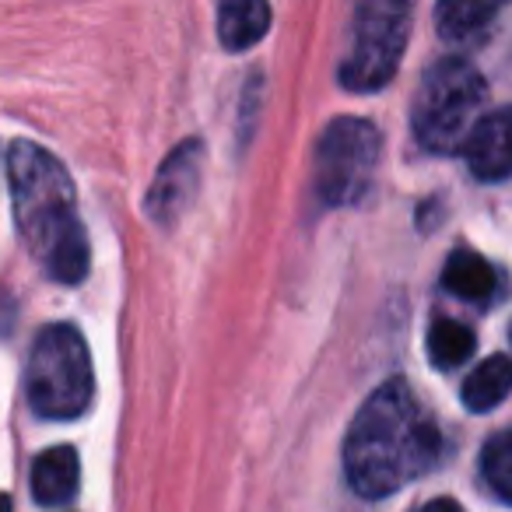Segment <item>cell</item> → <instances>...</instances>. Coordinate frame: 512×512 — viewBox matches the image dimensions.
<instances>
[{"mask_svg":"<svg viewBox=\"0 0 512 512\" xmlns=\"http://www.w3.org/2000/svg\"><path fill=\"white\" fill-rule=\"evenodd\" d=\"M267 25H271V8L264 0H232L218 8V39L232 53L260 43L267 36Z\"/></svg>","mask_w":512,"mask_h":512,"instance_id":"obj_10","label":"cell"},{"mask_svg":"<svg viewBox=\"0 0 512 512\" xmlns=\"http://www.w3.org/2000/svg\"><path fill=\"white\" fill-rule=\"evenodd\" d=\"M418 512H463V509H460V505L453 502V498H435V502L421 505Z\"/></svg>","mask_w":512,"mask_h":512,"instance_id":"obj_16","label":"cell"},{"mask_svg":"<svg viewBox=\"0 0 512 512\" xmlns=\"http://www.w3.org/2000/svg\"><path fill=\"white\" fill-rule=\"evenodd\" d=\"M411 36V8L400 0H369L355 11L351 43L341 60V85L348 92H379L397 74Z\"/></svg>","mask_w":512,"mask_h":512,"instance_id":"obj_5","label":"cell"},{"mask_svg":"<svg viewBox=\"0 0 512 512\" xmlns=\"http://www.w3.org/2000/svg\"><path fill=\"white\" fill-rule=\"evenodd\" d=\"M200 176H204V144L183 141L158 169L155 183L148 190V214L162 228L176 225L179 214L193 204L200 190Z\"/></svg>","mask_w":512,"mask_h":512,"instance_id":"obj_7","label":"cell"},{"mask_svg":"<svg viewBox=\"0 0 512 512\" xmlns=\"http://www.w3.org/2000/svg\"><path fill=\"white\" fill-rule=\"evenodd\" d=\"M481 470H484V481L491 484V491L498 498H505V502H512V428L491 435L484 442Z\"/></svg>","mask_w":512,"mask_h":512,"instance_id":"obj_15","label":"cell"},{"mask_svg":"<svg viewBox=\"0 0 512 512\" xmlns=\"http://www.w3.org/2000/svg\"><path fill=\"white\" fill-rule=\"evenodd\" d=\"M463 158H467L470 172L484 183L512 176V106L484 113L474 123L470 137L463 141Z\"/></svg>","mask_w":512,"mask_h":512,"instance_id":"obj_8","label":"cell"},{"mask_svg":"<svg viewBox=\"0 0 512 512\" xmlns=\"http://www.w3.org/2000/svg\"><path fill=\"white\" fill-rule=\"evenodd\" d=\"M29 404L53 421H71L88 411L95 393V372L88 344L71 323H53L36 337L25 376Z\"/></svg>","mask_w":512,"mask_h":512,"instance_id":"obj_4","label":"cell"},{"mask_svg":"<svg viewBox=\"0 0 512 512\" xmlns=\"http://www.w3.org/2000/svg\"><path fill=\"white\" fill-rule=\"evenodd\" d=\"M439 428L418 404L404 379L383 383L358 418L351 421L344 442V470L358 495L386 498L428 474L439 463Z\"/></svg>","mask_w":512,"mask_h":512,"instance_id":"obj_1","label":"cell"},{"mask_svg":"<svg viewBox=\"0 0 512 512\" xmlns=\"http://www.w3.org/2000/svg\"><path fill=\"white\" fill-rule=\"evenodd\" d=\"M484 85L481 71L463 57H446L425 71L414 95V137L425 151L449 155L460 151L463 141L474 130V116L484 106Z\"/></svg>","mask_w":512,"mask_h":512,"instance_id":"obj_3","label":"cell"},{"mask_svg":"<svg viewBox=\"0 0 512 512\" xmlns=\"http://www.w3.org/2000/svg\"><path fill=\"white\" fill-rule=\"evenodd\" d=\"M8 186L18 232L36 264L60 285H78L88 274V235L67 169L39 144L15 141L8 151Z\"/></svg>","mask_w":512,"mask_h":512,"instance_id":"obj_2","label":"cell"},{"mask_svg":"<svg viewBox=\"0 0 512 512\" xmlns=\"http://www.w3.org/2000/svg\"><path fill=\"white\" fill-rule=\"evenodd\" d=\"M512 393V358L491 355L463 379V404L467 411H491Z\"/></svg>","mask_w":512,"mask_h":512,"instance_id":"obj_12","label":"cell"},{"mask_svg":"<svg viewBox=\"0 0 512 512\" xmlns=\"http://www.w3.org/2000/svg\"><path fill=\"white\" fill-rule=\"evenodd\" d=\"M0 512H11V498L8 495H0Z\"/></svg>","mask_w":512,"mask_h":512,"instance_id":"obj_17","label":"cell"},{"mask_svg":"<svg viewBox=\"0 0 512 512\" xmlns=\"http://www.w3.org/2000/svg\"><path fill=\"white\" fill-rule=\"evenodd\" d=\"M498 15L495 4H477V0H446L435 8V25L439 36L453 46H467L474 39L484 36V29L491 25V18Z\"/></svg>","mask_w":512,"mask_h":512,"instance_id":"obj_13","label":"cell"},{"mask_svg":"<svg viewBox=\"0 0 512 512\" xmlns=\"http://www.w3.org/2000/svg\"><path fill=\"white\" fill-rule=\"evenodd\" d=\"M81 481L78 453L71 446H53L32 463V495L39 505H64L74 498Z\"/></svg>","mask_w":512,"mask_h":512,"instance_id":"obj_9","label":"cell"},{"mask_svg":"<svg viewBox=\"0 0 512 512\" xmlns=\"http://www.w3.org/2000/svg\"><path fill=\"white\" fill-rule=\"evenodd\" d=\"M383 137L369 120L344 116L334 120L320 134L313 158V183L316 197L330 207L358 204L372 190V179L379 169Z\"/></svg>","mask_w":512,"mask_h":512,"instance_id":"obj_6","label":"cell"},{"mask_svg":"<svg viewBox=\"0 0 512 512\" xmlns=\"http://www.w3.org/2000/svg\"><path fill=\"white\" fill-rule=\"evenodd\" d=\"M474 334L470 327L456 320H435L428 330V358H432L439 369H456L474 355Z\"/></svg>","mask_w":512,"mask_h":512,"instance_id":"obj_14","label":"cell"},{"mask_svg":"<svg viewBox=\"0 0 512 512\" xmlns=\"http://www.w3.org/2000/svg\"><path fill=\"white\" fill-rule=\"evenodd\" d=\"M442 285L449 295L463 302H484L495 292V271L484 256L470 253V249H456L446 260V271H442Z\"/></svg>","mask_w":512,"mask_h":512,"instance_id":"obj_11","label":"cell"}]
</instances>
